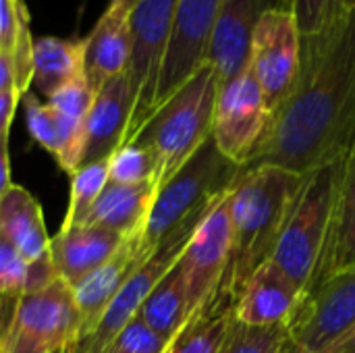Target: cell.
Returning <instances> with one entry per match:
<instances>
[{"instance_id": "1", "label": "cell", "mask_w": 355, "mask_h": 353, "mask_svg": "<svg viewBox=\"0 0 355 353\" xmlns=\"http://www.w3.org/2000/svg\"><path fill=\"white\" fill-rule=\"evenodd\" d=\"M354 135L355 2L327 35L302 40L297 83L272 112L250 164H275L304 175L337 160Z\"/></svg>"}, {"instance_id": "2", "label": "cell", "mask_w": 355, "mask_h": 353, "mask_svg": "<svg viewBox=\"0 0 355 353\" xmlns=\"http://www.w3.org/2000/svg\"><path fill=\"white\" fill-rule=\"evenodd\" d=\"M302 179L275 164L241 166L229 189L231 258L210 312L233 310L245 281L272 258Z\"/></svg>"}, {"instance_id": "3", "label": "cell", "mask_w": 355, "mask_h": 353, "mask_svg": "<svg viewBox=\"0 0 355 353\" xmlns=\"http://www.w3.org/2000/svg\"><path fill=\"white\" fill-rule=\"evenodd\" d=\"M216 94L218 77L206 62L133 135L131 141L148 148L156 158L158 189L212 137Z\"/></svg>"}, {"instance_id": "4", "label": "cell", "mask_w": 355, "mask_h": 353, "mask_svg": "<svg viewBox=\"0 0 355 353\" xmlns=\"http://www.w3.org/2000/svg\"><path fill=\"white\" fill-rule=\"evenodd\" d=\"M241 166L227 160L210 137L158 191L150 206L139 246L146 256L181 229L200 223L212 202L237 179Z\"/></svg>"}, {"instance_id": "5", "label": "cell", "mask_w": 355, "mask_h": 353, "mask_svg": "<svg viewBox=\"0 0 355 353\" xmlns=\"http://www.w3.org/2000/svg\"><path fill=\"white\" fill-rule=\"evenodd\" d=\"M341 156L304 173L302 187L270 258L304 293L316 277L327 246Z\"/></svg>"}, {"instance_id": "6", "label": "cell", "mask_w": 355, "mask_h": 353, "mask_svg": "<svg viewBox=\"0 0 355 353\" xmlns=\"http://www.w3.org/2000/svg\"><path fill=\"white\" fill-rule=\"evenodd\" d=\"M12 304L10 318L2 327L0 353H60L79 333L81 316L73 287L62 279Z\"/></svg>"}, {"instance_id": "7", "label": "cell", "mask_w": 355, "mask_h": 353, "mask_svg": "<svg viewBox=\"0 0 355 353\" xmlns=\"http://www.w3.org/2000/svg\"><path fill=\"white\" fill-rule=\"evenodd\" d=\"M177 4L179 0H137L129 15L131 60L127 67V79L135 98V106L127 141L133 139V135L154 112L160 64L171 37Z\"/></svg>"}, {"instance_id": "8", "label": "cell", "mask_w": 355, "mask_h": 353, "mask_svg": "<svg viewBox=\"0 0 355 353\" xmlns=\"http://www.w3.org/2000/svg\"><path fill=\"white\" fill-rule=\"evenodd\" d=\"M250 69L275 112L295 87L302 69V31L289 2L262 10L252 35Z\"/></svg>"}, {"instance_id": "9", "label": "cell", "mask_w": 355, "mask_h": 353, "mask_svg": "<svg viewBox=\"0 0 355 353\" xmlns=\"http://www.w3.org/2000/svg\"><path fill=\"white\" fill-rule=\"evenodd\" d=\"M272 110L250 64L237 77L218 83L212 139L218 152L237 166H248L268 129Z\"/></svg>"}, {"instance_id": "10", "label": "cell", "mask_w": 355, "mask_h": 353, "mask_svg": "<svg viewBox=\"0 0 355 353\" xmlns=\"http://www.w3.org/2000/svg\"><path fill=\"white\" fill-rule=\"evenodd\" d=\"M189 225L168 237L164 243H160L154 254L127 279V283L121 287V291L114 295L106 312L102 314L100 322L83 337L73 339L60 353H104L106 347L112 343V339L121 333V329L137 316L141 304L152 293V289L162 281V277L181 260L196 227Z\"/></svg>"}, {"instance_id": "11", "label": "cell", "mask_w": 355, "mask_h": 353, "mask_svg": "<svg viewBox=\"0 0 355 353\" xmlns=\"http://www.w3.org/2000/svg\"><path fill=\"white\" fill-rule=\"evenodd\" d=\"M231 189V187H229ZM229 189L220 193L196 227L179 264L185 275L189 312H210L231 258Z\"/></svg>"}, {"instance_id": "12", "label": "cell", "mask_w": 355, "mask_h": 353, "mask_svg": "<svg viewBox=\"0 0 355 353\" xmlns=\"http://www.w3.org/2000/svg\"><path fill=\"white\" fill-rule=\"evenodd\" d=\"M355 327V268L314 283L287 322L293 343L310 353L327 352Z\"/></svg>"}, {"instance_id": "13", "label": "cell", "mask_w": 355, "mask_h": 353, "mask_svg": "<svg viewBox=\"0 0 355 353\" xmlns=\"http://www.w3.org/2000/svg\"><path fill=\"white\" fill-rule=\"evenodd\" d=\"M218 6L220 0H179L160 64L154 110L208 62Z\"/></svg>"}, {"instance_id": "14", "label": "cell", "mask_w": 355, "mask_h": 353, "mask_svg": "<svg viewBox=\"0 0 355 353\" xmlns=\"http://www.w3.org/2000/svg\"><path fill=\"white\" fill-rule=\"evenodd\" d=\"M302 298L304 289L268 260L245 281L233 306V318L250 327H287Z\"/></svg>"}, {"instance_id": "15", "label": "cell", "mask_w": 355, "mask_h": 353, "mask_svg": "<svg viewBox=\"0 0 355 353\" xmlns=\"http://www.w3.org/2000/svg\"><path fill=\"white\" fill-rule=\"evenodd\" d=\"M135 98L125 75L110 79L96 92L85 119V156L83 164L108 160L127 141Z\"/></svg>"}, {"instance_id": "16", "label": "cell", "mask_w": 355, "mask_h": 353, "mask_svg": "<svg viewBox=\"0 0 355 353\" xmlns=\"http://www.w3.org/2000/svg\"><path fill=\"white\" fill-rule=\"evenodd\" d=\"M264 8L262 0H220L208 50V62L214 67L218 83L248 69L252 35Z\"/></svg>"}, {"instance_id": "17", "label": "cell", "mask_w": 355, "mask_h": 353, "mask_svg": "<svg viewBox=\"0 0 355 353\" xmlns=\"http://www.w3.org/2000/svg\"><path fill=\"white\" fill-rule=\"evenodd\" d=\"M148 258L150 256H146L139 246V231L131 233L125 237V241L112 254V258H108L98 270H94L73 289L75 304L81 316V327L77 337L87 335L100 322L102 314L106 312L114 295Z\"/></svg>"}, {"instance_id": "18", "label": "cell", "mask_w": 355, "mask_h": 353, "mask_svg": "<svg viewBox=\"0 0 355 353\" xmlns=\"http://www.w3.org/2000/svg\"><path fill=\"white\" fill-rule=\"evenodd\" d=\"M131 10L110 2L83 37V75L94 92L125 75L131 60Z\"/></svg>"}, {"instance_id": "19", "label": "cell", "mask_w": 355, "mask_h": 353, "mask_svg": "<svg viewBox=\"0 0 355 353\" xmlns=\"http://www.w3.org/2000/svg\"><path fill=\"white\" fill-rule=\"evenodd\" d=\"M123 241L125 235L96 225L60 229L50 237V258L58 277L75 289L85 277L112 258Z\"/></svg>"}, {"instance_id": "20", "label": "cell", "mask_w": 355, "mask_h": 353, "mask_svg": "<svg viewBox=\"0 0 355 353\" xmlns=\"http://www.w3.org/2000/svg\"><path fill=\"white\" fill-rule=\"evenodd\" d=\"M352 268H355V135L341 156L331 229L312 285Z\"/></svg>"}, {"instance_id": "21", "label": "cell", "mask_w": 355, "mask_h": 353, "mask_svg": "<svg viewBox=\"0 0 355 353\" xmlns=\"http://www.w3.org/2000/svg\"><path fill=\"white\" fill-rule=\"evenodd\" d=\"M25 121L31 137L52 154L58 166L71 177L83 166L85 156V121H73L54 110L48 102H40L35 94H25Z\"/></svg>"}, {"instance_id": "22", "label": "cell", "mask_w": 355, "mask_h": 353, "mask_svg": "<svg viewBox=\"0 0 355 353\" xmlns=\"http://www.w3.org/2000/svg\"><path fill=\"white\" fill-rule=\"evenodd\" d=\"M0 233L27 262L37 260L50 250V237L40 202L15 183L0 198Z\"/></svg>"}, {"instance_id": "23", "label": "cell", "mask_w": 355, "mask_h": 353, "mask_svg": "<svg viewBox=\"0 0 355 353\" xmlns=\"http://www.w3.org/2000/svg\"><path fill=\"white\" fill-rule=\"evenodd\" d=\"M158 185L154 181L141 185L108 183L83 225H96L121 235H131L144 229L150 206L156 198Z\"/></svg>"}, {"instance_id": "24", "label": "cell", "mask_w": 355, "mask_h": 353, "mask_svg": "<svg viewBox=\"0 0 355 353\" xmlns=\"http://www.w3.org/2000/svg\"><path fill=\"white\" fill-rule=\"evenodd\" d=\"M83 75V40L44 35L33 40L31 83L48 100L62 85Z\"/></svg>"}, {"instance_id": "25", "label": "cell", "mask_w": 355, "mask_h": 353, "mask_svg": "<svg viewBox=\"0 0 355 353\" xmlns=\"http://www.w3.org/2000/svg\"><path fill=\"white\" fill-rule=\"evenodd\" d=\"M137 316L166 339H175L191 318L185 275L177 262L141 304Z\"/></svg>"}, {"instance_id": "26", "label": "cell", "mask_w": 355, "mask_h": 353, "mask_svg": "<svg viewBox=\"0 0 355 353\" xmlns=\"http://www.w3.org/2000/svg\"><path fill=\"white\" fill-rule=\"evenodd\" d=\"M0 52H8L15 60L17 92L25 96L33 75V37L29 27V10L17 0H0Z\"/></svg>"}, {"instance_id": "27", "label": "cell", "mask_w": 355, "mask_h": 353, "mask_svg": "<svg viewBox=\"0 0 355 353\" xmlns=\"http://www.w3.org/2000/svg\"><path fill=\"white\" fill-rule=\"evenodd\" d=\"M233 325V310L193 314L166 353H216Z\"/></svg>"}, {"instance_id": "28", "label": "cell", "mask_w": 355, "mask_h": 353, "mask_svg": "<svg viewBox=\"0 0 355 353\" xmlns=\"http://www.w3.org/2000/svg\"><path fill=\"white\" fill-rule=\"evenodd\" d=\"M106 185H108V160L83 164L71 177V200L60 229L83 225Z\"/></svg>"}, {"instance_id": "29", "label": "cell", "mask_w": 355, "mask_h": 353, "mask_svg": "<svg viewBox=\"0 0 355 353\" xmlns=\"http://www.w3.org/2000/svg\"><path fill=\"white\" fill-rule=\"evenodd\" d=\"M158 164L152 152L135 141L121 146L108 158V183L116 185H141V183H156ZM158 185V183H156Z\"/></svg>"}, {"instance_id": "30", "label": "cell", "mask_w": 355, "mask_h": 353, "mask_svg": "<svg viewBox=\"0 0 355 353\" xmlns=\"http://www.w3.org/2000/svg\"><path fill=\"white\" fill-rule=\"evenodd\" d=\"M289 333L285 325L279 327H250L233 318V325L216 353H281Z\"/></svg>"}, {"instance_id": "31", "label": "cell", "mask_w": 355, "mask_h": 353, "mask_svg": "<svg viewBox=\"0 0 355 353\" xmlns=\"http://www.w3.org/2000/svg\"><path fill=\"white\" fill-rule=\"evenodd\" d=\"M354 2L355 0H289V6L297 17L302 40L308 42L327 35Z\"/></svg>"}, {"instance_id": "32", "label": "cell", "mask_w": 355, "mask_h": 353, "mask_svg": "<svg viewBox=\"0 0 355 353\" xmlns=\"http://www.w3.org/2000/svg\"><path fill=\"white\" fill-rule=\"evenodd\" d=\"M173 339L162 337L139 316H133L104 353H166Z\"/></svg>"}, {"instance_id": "33", "label": "cell", "mask_w": 355, "mask_h": 353, "mask_svg": "<svg viewBox=\"0 0 355 353\" xmlns=\"http://www.w3.org/2000/svg\"><path fill=\"white\" fill-rule=\"evenodd\" d=\"M27 260L0 233V300H19L25 291Z\"/></svg>"}, {"instance_id": "34", "label": "cell", "mask_w": 355, "mask_h": 353, "mask_svg": "<svg viewBox=\"0 0 355 353\" xmlns=\"http://www.w3.org/2000/svg\"><path fill=\"white\" fill-rule=\"evenodd\" d=\"M96 92L92 89V85L87 83L85 77H79L67 85H62L60 89H56L46 102L58 110L60 114H64L67 119L73 121H85L89 114V108L94 104Z\"/></svg>"}, {"instance_id": "35", "label": "cell", "mask_w": 355, "mask_h": 353, "mask_svg": "<svg viewBox=\"0 0 355 353\" xmlns=\"http://www.w3.org/2000/svg\"><path fill=\"white\" fill-rule=\"evenodd\" d=\"M58 273L54 268V262L50 258V250L40 256L37 260L29 262L27 264V277H25V293H37V291H44L48 289L50 285H54L58 281Z\"/></svg>"}, {"instance_id": "36", "label": "cell", "mask_w": 355, "mask_h": 353, "mask_svg": "<svg viewBox=\"0 0 355 353\" xmlns=\"http://www.w3.org/2000/svg\"><path fill=\"white\" fill-rule=\"evenodd\" d=\"M21 98L23 96L17 89H8V92L0 94V135L8 133L15 110H17V104H19Z\"/></svg>"}, {"instance_id": "37", "label": "cell", "mask_w": 355, "mask_h": 353, "mask_svg": "<svg viewBox=\"0 0 355 353\" xmlns=\"http://www.w3.org/2000/svg\"><path fill=\"white\" fill-rule=\"evenodd\" d=\"M8 89H17L15 60L8 52H0V94Z\"/></svg>"}, {"instance_id": "38", "label": "cell", "mask_w": 355, "mask_h": 353, "mask_svg": "<svg viewBox=\"0 0 355 353\" xmlns=\"http://www.w3.org/2000/svg\"><path fill=\"white\" fill-rule=\"evenodd\" d=\"M12 185L10 181V162H8V133L0 135V198Z\"/></svg>"}, {"instance_id": "39", "label": "cell", "mask_w": 355, "mask_h": 353, "mask_svg": "<svg viewBox=\"0 0 355 353\" xmlns=\"http://www.w3.org/2000/svg\"><path fill=\"white\" fill-rule=\"evenodd\" d=\"M322 353H355V327Z\"/></svg>"}, {"instance_id": "40", "label": "cell", "mask_w": 355, "mask_h": 353, "mask_svg": "<svg viewBox=\"0 0 355 353\" xmlns=\"http://www.w3.org/2000/svg\"><path fill=\"white\" fill-rule=\"evenodd\" d=\"M281 353H310V352H306L304 347H300L297 343H293L291 339H287V343L283 345V350H281Z\"/></svg>"}, {"instance_id": "41", "label": "cell", "mask_w": 355, "mask_h": 353, "mask_svg": "<svg viewBox=\"0 0 355 353\" xmlns=\"http://www.w3.org/2000/svg\"><path fill=\"white\" fill-rule=\"evenodd\" d=\"M110 2H114V4H119V6H123L127 10H133V6L137 4V0H110Z\"/></svg>"}, {"instance_id": "42", "label": "cell", "mask_w": 355, "mask_h": 353, "mask_svg": "<svg viewBox=\"0 0 355 353\" xmlns=\"http://www.w3.org/2000/svg\"><path fill=\"white\" fill-rule=\"evenodd\" d=\"M2 302V300H0ZM0 335H2V312H0Z\"/></svg>"}, {"instance_id": "43", "label": "cell", "mask_w": 355, "mask_h": 353, "mask_svg": "<svg viewBox=\"0 0 355 353\" xmlns=\"http://www.w3.org/2000/svg\"><path fill=\"white\" fill-rule=\"evenodd\" d=\"M17 2H19V4H23V6H27V4H25V0H17Z\"/></svg>"}]
</instances>
